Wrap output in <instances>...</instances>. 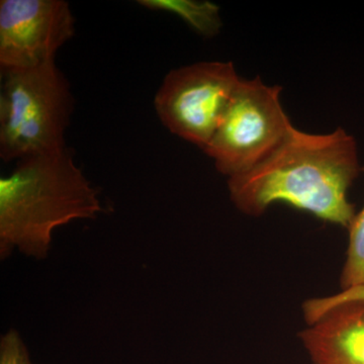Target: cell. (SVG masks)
<instances>
[{
    "label": "cell",
    "instance_id": "cell-2",
    "mask_svg": "<svg viewBox=\"0 0 364 364\" xmlns=\"http://www.w3.org/2000/svg\"><path fill=\"white\" fill-rule=\"evenodd\" d=\"M100 212L97 191L68 147L18 160L11 173L0 177L1 259L14 248L43 259L56 228Z\"/></svg>",
    "mask_w": 364,
    "mask_h": 364
},
{
    "label": "cell",
    "instance_id": "cell-1",
    "mask_svg": "<svg viewBox=\"0 0 364 364\" xmlns=\"http://www.w3.org/2000/svg\"><path fill=\"white\" fill-rule=\"evenodd\" d=\"M359 168L353 136L342 128L330 134L291 129L284 143L250 171L230 177L231 200L258 217L284 203L323 221L348 228L355 217L347 191Z\"/></svg>",
    "mask_w": 364,
    "mask_h": 364
},
{
    "label": "cell",
    "instance_id": "cell-3",
    "mask_svg": "<svg viewBox=\"0 0 364 364\" xmlns=\"http://www.w3.org/2000/svg\"><path fill=\"white\" fill-rule=\"evenodd\" d=\"M73 111L70 85L55 62L1 71L0 158L9 162L67 147Z\"/></svg>",
    "mask_w": 364,
    "mask_h": 364
},
{
    "label": "cell",
    "instance_id": "cell-8",
    "mask_svg": "<svg viewBox=\"0 0 364 364\" xmlns=\"http://www.w3.org/2000/svg\"><path fill=\"white\" fill-rule=\"evenodd\" d=\"M138 4L150 11L176 14L203 38L215 37L222 28L220 7L210 1L139 0Z\"/></svg>",
    "mask_w": 364,
    "mask_h": 364
},
{
    "label": "cell",
    "instance_id": "cell-4",
    "mask_svg": "<svg viewBox=\"0 0 364 364\" xmlns=\"http://www.w3.org/2000/svg\"><path fill=\"white\" fill-rule=\"evenodd\" d=\"M282 90L260 77L241 79L203 150L218 171L229 178L250 171L284 143L294 126L280 102Z\"/></svg>",
    "mask_w": 364,
    "mask_h": 364
},
{
    "label": "cell",
    "instance_id": "cell-9",
    "mask_svg": "<svg viewBox=\"0 0 364 364\" xmlns=\"http://www.w3.org/2000/svg\"><path fill=\"white\" fill-rule=\"evenodd\" d=\"M348 229V251L341 275L343 289L364 284V207L353 218Z\"/></svg>",
    "mask_w": 364,
    "mask_h": 364
},
{
    "label": "cell",
    "instance_id": "cell-5",
    "mask_svg": "<svg viewBox=\"0 0 364 364\" xmlns=\"http://www.w3.org/2000/svg\"><path fill=\"white\" fill-rule=\"evenodd\" d=\"M241 79L232 62H198L173 69L155 95V111L165 128L203 151Z\"/></svg>",
    "mask_w": 364,
    "mask_h": 364
},
{
    "label": "cell",
    "instance_id": "cell-6",
    "mask_svg": "<svg viewBox=\"0 0 364 364\" xmlns=\"http://www.w3.org/2000/svg\"><path fill=\"white\" fill-rule=\"evenodd\" d=\"M75 33L64 0L0 1V71L28 70L55 62Z\"/></svg>",
    "mask_w": 364,
    "mask_h": 364
},
{
    "label": "cell",
    "instance_id": "cell-10",
    "mask_svg": "<svg viewBox=\"0 0 364 364\" xmlns=\"http://www.w3.org/2000/svg\"><path fill=\"white\" fill-rule=\"evenodd\" d=\"M347 301H364V284L343 289L342 293L336 296L309 299L304 304V316L306 320L313 321L325 309Z\"/></svg>",
    "mask_w": 364,
    "mask_h": 364
},
{
    "label": "cell",
    "instance_id": "cell-7",
    "mask_svg": "<svg viewBox=\"0 0 364 364\" xmlns=\"http://www.w3.org/2000/svg\"><path fill=\"white\" fill-rule=\"evenodd\" d=\"M299 333L311 364H364V301L325 309Z\"/></svg>",
    "mask_w": 364,
    "mask_h": 364
},
{
    "label": "cell",
    "instance_id": "cell-11",
    "mask_svg": "<svg viewBox=\"0 0 364 364\" xmlns=\"http://www.w3.org/2000/svg\"><path fill=\"white\" fill-rule=\"evenodd\" d=\"M0 364H33L28 349L16 330H11L0 340Z\"/></svg>",
    "mask_w": 364,
    "mask_h": 364
}]
</instances>
